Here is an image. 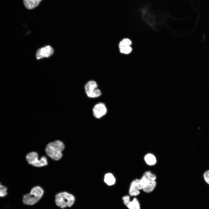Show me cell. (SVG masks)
<instances>
[{
    "instance_id": "obj_11",
    "label": "cell",
    "mask_w": 209,
    "mask_h": 209,
    "mask_svg": "<svg viewBox=\"0 0 209 209\" xmlns=\"http://www.w3.org/2000/svg\"><path fill=\"white\" fill-rule=\"evenodd\" d=\"M116 181L115 177L111 173H107L105 175L104 181L107 185L111 186L114 185Z\"/></svg>"
},
{
    "instance_id": "obj_5",
    "label": "cell",
    "mask_w": 209,
    "mask_h": 209,
    "mask_svg": "<svg viewBox=\"0 0 209 209\" xmlns=\"http://www.w3.org/2000/svg\"><path fill=\"white\" fill-rule=\"evenodd\" d=\"M98 85L94 81H88L85 85V89L87 96L90 98L97 97L100 96L101 93L100 90L97 89Z\"/></svg>"
},
{
    "instance_id": "obj_16",
    "label": "cell",
    "mask_w": 209,
    "mask_h": 209,
    "mask_svg": "<svg viewBox=\"0 0 209 209\" xmlns=\"http://www.w3.org/2000/svg\"><path fill=\"white\" fill-rule=\"evenodd\" d=\"M129 193V195L131 196H136L140 194V190L130 186Z\"/></svg>"
},
{
    "instance_id": "obj_7",
    "label": "cell",
    "mask_w": 209,
    "mask_h": 209,
    "mask_svg": "<svg viewBox=\"0 0 209 209\" xmlns=\"http://www.w3.org/2000/svg\"><path fill=\"white\" fill-rule=\"evenodd\" d=\"M124 204L129 209H140L139 202L138 199L134 197L132 201L129 195H125L122 197Z\"/></svg>"
},
{
    "instance_id": "obj_1",
    "label": "cell",
    "mask_w": 209,
    "mask_h": 209,
    "mask_svg": "<svg viewBox=\"0 0 209 209\" xmlns=\"http://www.w3.org/2000/svg\"><path fill=\"white\" fill-rule=\"evenodd\" d=\"M65 146L63 142L57 140L48 143L45 148L46 154L52 159L58 161L62 156V152Z\"/></svg>"
},
{
    "instance_id": "obj_15",
    "label": "cell",
    "mask_w": 209,
    "mask_h": 209,
    "mask_svg": "<svg viewBox=\"0 0 209 209\" xmlns=\"http://www.w3.org/2000/svg\"><path fill=\"white\" fill-rule=\"evenodd\" d=\"M131 44V42L128 39L125 38L123 39L120 42L119 46V48H121L126 46H130Z\"/></svg>"
},
{
    "instance_id": "obj_10",
    "label": "cell",
    "mask_w": 209,
    "mask_h": 209,
    "mask_svg": "<svg viewBox=\"0 0 209 209\" xmlns=\"http://www.w3.org/2000/svg\"><path fill=\"white\" fill-rule=\"evenodd\" d=\"M144 159L146 163L149 166H153L155 165L157 162L155 156L151 153L146 154L144 157Z\"/></svg>"
},
{
    "instance_id": "obj_14",
    "label": "cell",
    "mask_w": 209,
    "mask_h": 209,
    "mask_svg": "<svg viewBox=\"0 0 209 209\" xmlns=\"http://www.w3.org/2000/svg\"><path fill=\"white\" fill-rule=\"evenodd\" d=\"M8 188L0 183V197H4L8 194Z\"/></svg>"
},
{
    "instance_id": "obj_4",
    "label": "cell",
    "mask_w": 209,
    "mask_h": 209,
    "mask_svg": "<svg viewBox=\"0 0 209 209\" xmlns=\"http://www.w3.org/2000/svg\"><path fill=\"white\" fill-rule=\"evenodd\" d=\"M38 156L37 152H32L28 153L26 158L28 163L34 166L40 167L47 165L48 161L46 156H43L39 159H38Z\"/></svg>"
},
{
    "instance_id": "obj_8",
    "label": "cell",
    "mask_w": 209,
    "mask_h": 209,
    "mask_svg": "<svg viewBox=\"0 0 209 209\" xmlns=\"http://www.w3.org/2000/svg\"><path fill=\"white\" fill-rule=\"evenodd\" d=\"M93 110L94 116L98 118L105 115L107 111L105 105L102 103H99L96 105Z\"/></svg>"
},
{
    "instance_id": "obj_3",
    "label": "cell",
    "mask_w": 209,
    "mask_h": 209,
    "mask_svg": "<svg viewBox=\"0 0 209 209\" xmlns=\"http://www.w3.org/2000/svg\"><path fill=\"white\" fill-rule=\"evenodd\" d=\"M75 200V197L73 194L66 192L58 193L55 197L56 204L62 208L71 207Z\"/></svg>"
},
{
    "instance_id": "obj_12",
    "label": "cell",
    "mask_w": 209,
    "mask_h": 209,
    "mask_svg": "<svg viewBox=\"0 0 209 209\" xmlns=\"http://www.w3.org/2000/svg\"><path fill=\"white\" fill-rule=\"evenodd\" d=\"M156 185V181H151L146 185L142 190L145 193H150L154 190Z\"/></svg>"
},
{
    "instance_id": "obj_13",
    "label": "cell",
    "mask_w": 209,
    "mask_h": 209,
    "mask_svg": "<svg viewBox=\"0 0 209 209\" xmlns=\"http://www.w3.org/2000/svg\"><path fill=\"white\" fill-rule=\"evenodd\" d=\"M130 186L135 189L140 190H142V187L140 185V179H135L131 183Z\"/></svg>"
},
{
    "instance_id": "obj_6",
    "label": "cell",
    "mask_w": 209,
    "mask_h": 209,
    "mask_svg": "<svg viewBox=\"0 0 209 209\" xmlns=\"http://www.w3.org/2000/svg\"><path fill=\"white\" fill-rule=\"evenodd\" d=\"M53 48L49 45H47L38 49L36 53L37 59L39 60L47 58L52 55L54 53Z\"/></svg>"
},
{
    "instance_id": "obj_18",
    "label": "cell",
    "mask_w": 209,
    "mask_h": 209,
    "mask_svg": "<svg viewBox=\"0 0 209 209\" xmlns=\"http://www.w3.org/2000/svg\"><path fill=\"white\" fill-rule=\"evenodd\" d=\"M203 177L205 182L209 185V170L204 172L203 174Z\"/></svg>"
},
{
    "instance_id": "obj_9",
    "label": "cell",
    "mask_w": 209,
    "mask_h": 209,
    "mask_svg": "<svg viewBox=\"0 0 209 209\" xmlns=\"http://www.w3.org/2000/svg\"><path fill=\"white\" fill-rule=\"evenodd\" d=\"M41 1L42 0H24L23 2L26 8L32 9L38 6Z\"/></svg>"
},
{
    "instance_id": "obj_2",
    "label": "cell",
    "mask_w": 209,
    "mask_h": 209,
    "mask_svg": "<svg viewBox=\"0 0 209 209\" xmlns=\"http://www.w3.org/2000/svg\"><path fill=\"white\" fill-rule=\"evenodd\" d=\"M43 188L39 186L33 187L29 194L23 196L22 202L26 205H32L37 203L42 197L43 194Z\"/></svg>"
},
{
    "instance_id": "obj_17",
    "label": "cell",
    "mask_w": 209,
    "mask_h": 209,
    "mask_svg": "<svg viewBox=\"0 0 209 209\" xmlns=\"http://www.w3.org/2000/svg\"><path fill=\"white\" fill-rule=\"evenodd\" d=\"M132 48L130 46H126L120 48V52L125 54L129 53L132 51Z\"/></svg>"
}]
</instances>
